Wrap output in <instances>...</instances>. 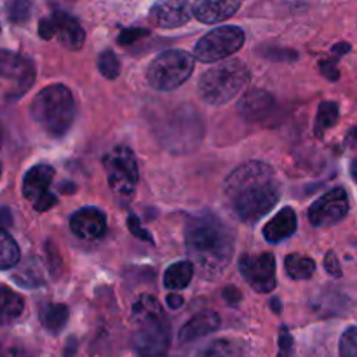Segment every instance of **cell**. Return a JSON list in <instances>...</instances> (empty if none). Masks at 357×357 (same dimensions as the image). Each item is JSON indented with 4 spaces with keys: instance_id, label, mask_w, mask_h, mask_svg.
<instances>
[{
    "instance_id": "cell-1",
    "label": "cell",
    "mask_w": 357,
    "mask_h": 357,
    "mask_svg": "<svg viewBox=\"0 0 357 357\" xmlns=\"http://www.w3.org/2000/svg\"><path fill=\"white\" fill-rule=\"evenodd\" d=\"M223 194L234 215L255 225L278 204L281 187L268 164L251 160L227 176Z\"/></svg>"
},
{
    "instance_id": "cell-2",
    "label": "cell",
    "mask_w": 357,
    "mask_h": 357,
    "mask_svg": "<svg viewBox=\"0 0 357 357\" xmlns=\"http://www.w3.org/2000/svg\"><path fill=\"white\" fill-rule=\"evenodd\" d=\"M188 257L204 278L215 279L225 272L234 255V236L229 227L211 213L194 216L185 229Z\"/></svg>"
},
{
    "instance_id": "cell-3",
    "label": "cell",
    "mask_w": 357,
    "mask_h": 357,
    "mask_svg": "<svg viewBox=\"0 0 357 357\" xmlns=\"http://www.w3.org/2000/svg\"><path fill=\"white\" fill-rule=\"evenodd\" d=\"M31 117L47 135L61 138L75 117V101L72 91L63 84L44 87L31 101Z\"/></svg>"
},
{
    "instance_id": "cell-4",
    "label": "cell",
    "mask_w": 357,
    "mask_h": 357,
    "mask_svg": "<svg viewBox=\"0 0 357 357\" xmlns=\"http://www.w3.org/2000/svg\"><path fill=\"white\" fill-rule=\"evenodd\" d=\"M250 80V70L241 59H227L199 79V94L211 107L232 101Z\"/></svg>"
},
{
    "instance_id": "cell-5",
    "label": "cell",
    "mask_w": 357,
    "mask_h": 357,
    "mask_svg": "<svg viewBox=\"0 0 357 357\" xmlns=\"http://www.w3.org/2000/svg\"><path fill=\"white\" fill-rule=\"evenodd\" d=\"M194 72V56L187 51L171 49L157 56L146 70V80L157 91H173L180 87Z\"/></svg>"
},
{
    "instance_id": "cell-6",
    "label": "cell",
    "mask_w": 357,
    "mask_h": 357,
    "mask_svg": "<svg viewBox=\"0 0 357 357\" xmlns=\"http://www.w3.org/2000/svg\"><path fill=\"white\" fill-rule=\"evenodd\" d=\"M103 166L107 171L108 185L121 197H131L138 185L139 171L131 149L121 145L105 153Z\"/></svg>"
},
{
    "instance_id": "cell-7",
    "label": "cell",
    "mask_w": 357,
    "mask_h": 357,
    "mask_svg": "<svg viewBox=\"0 0 357 357\" xmlns=\"http://www.w3.org/2000/svg\"><path fill=\"white\" fill-rule=\"evenodd\" d=\"M202 121L197 115V112L192 108H180L174 110L173 117L164 124L162 138L164 146L174 152H188L195 149L202 138Z\"/></svg>"
},
{
    "instance_id": "cell-8",
    "label": "cell",
    "mask_w": 357,
    "mask_h": 357,
    "mask_svg": "<svg viewBox=\"0 0 357 357\" xmlns=\"http://www.w3.org/2000/svg\"><path fill=\"white\" fill-rule=\"evenodd\" d=\"M244 31L239 26H222L206 33L194 49L195 59L216 63L236 54L244 44Z\"/></svg>"
},
{
    "instance_id": "cell-9",
    "label": "cell",
    "mask_w": 357,
    "mask_h": 357,
    "mask_svg": "<svg viewBox=\"0 0 357 357\" xmlns=\"http://www.w3.org/2000/svg\"><path fill=\"white\" fill-rule=\"evenodd\" d=\"M239 271L248 284L258 293L274 291L275 284H278L275 260L272 253L243 255L239 258Z\"/></svg>"
},
{
    "instance_id": "cell-10",
    "label": "cell",
    "mask_w": 357,
    "mask_h": 357,
    "mask_svg": "<svg viewBox=\"0 0 357 357\" xmlns=\"http://www.w3.org/2000/svg\"><path fill=\"white\" fill-rule=\"evenodd\" d=\"M132 349L139 357H162L169 351L171 328L167 319L152 321V323L136 324Z\"/></svg>"
},
{
    "instance_id": "cell-11",
    "label": "cell",
    "mask_w": 357,
    "mask_h": 357,
    "mask_svg": "<svg viewBox=\"0 0 357 357\" xmlns=\"http://www.w3.org/2000/svg\"><path fill=\"white\" fill-rule=\"evenodd\" d=\"M38 35L45 40L58 37L59 42L70 51L82 49L84 40H86V33L79 21L66 13H52L51 17L42 20L38 24Z\"/></svg>"
},
{
    "instance_id": "cell-12",
    "label": "cell",
    "mask_w": 357,
    "mask_h": 357,
    "mask_svg": "<svg viewBox=\"0 0 357 357\" xmlns=\"http://www.w3.org/2000/svg\"><path fill=\"white\" fill-rule=\"evenodd\" d=\"M349 213V197L344 188H333L317 199L309 209V220L314 227H331L340 223Z\"/></svg>"
},
{
    "instance_id": "cell-13",
    "label": "cell",
    "mask_w": 357,
    "mask_h": 357,
    "mask_svg": "<svg viewBox=\"0 0 357 357\" xmlns=\"http://www.w3.org/2000/svg\"><path fill=\"white\" fill-rule=\"evenodd\" d=\"M70 230L84 241H96L107 232V216L98 208H82L70 218Z\"/></svg>"
},
{
    "instance_id": "cell-14",
    "label": "cell",
    "mask_w": 357,
    "mask_h": 357,
    "mask_svg": "<svg viewBox=\"0 0 357 357\" xmlns=\"http://www.w3.org/2000/svg\"><path fill=\"white\" fill-rule=\"evenodd\" d=\"M194 3L169 0V2L155 3L150 10V17L160 28H176L188 23L194 17Z\"/></svg>"
},
{
    "instance_id": "cell-15",
    "label": "cell",
    "mask_w": 357,
    "mask_h": 357,
    "mask_svg": "<svg viewBox=\"0 0 357 357\" xmlns=\"http://www.w3.org/2000/svg\"><path fill=\"white\" fill-rule=\"evenodd\" d=\"M0 77L17 80L23 86V89H28L33 82L35 70L30 59L23 58L16 52L0 49Z\"/></svg>"
},
{
    "instance_id": "cell-16",
    "label": "cell",
    "mask_w": 357,
    "mask_h": 357,
    "mask_svg": "<svg viewBox=\"0 0 357 357\" xmlns=\"http://www.w3.org/2000/svg\"><path fill=\"white\" fill-rule=\"evenodd\" d=\"M275 101L272 94L267 91L253 89L243 96L239 103V112L248 122H260L265 121L268 115L274 114Z\"/></svg>"
},
{
    "instance_id": "cell-17",
    "label": "cell",
    "mask_w": 357,
    "mask_h": 357,
    "mask_svg": "<svg viewBox=\"0 0 357 357\" xmlns=\"http://www.w3.org/2000/svg\"><path fill=\"white\" fill-rule=\"evenodd\" d=\"M220 324H222V319L215 310H201L183 324V328L180 330V342L181 344H190V342L199 340L206 335L215 333Z\"/></svg>"
},
{
    "instance_id": "cell-18",
    "label": "cell",
    "mask_w": 357,
    "mask_h": 357,
    "mask_svg": "<svg viewBox=\"0 0 357 357\" xmlns=\"http://www.w3.org/2000/svg\"><path fill=\"white\" fill-rule=\"evenodd\" d=\"M54 178V169L49 164H38L33 166L23 180V195L35 204L44 195L49 194V187Z\"/></svg>"
},
{
    "instance_id": "cell-19",
    "label": "cell",
    "mask_w": 357,
    "mask_h": 357,
    "mask_svg": "<svg viewBox=\"0 0 357 357\" xmlns=\"http://www.w3.org/2000/svg\"><path fill=\"white\" fill-rule=\"evenodd\" d=\"M241 2H230V0H206V2L195 3L194 16L201 23L215 24L229 20L230 16L239 10Z\"/></svg>"
},
{
    "instance_id": "cell-20",
    "label": "cell",
    "mask_w": 357,
    "mask_h": 357,
    "mask_svg": "<svg viewBox=\"0 0 357 357\" xmlns=\"http://www.w3.org/2000/svg\"><path fill=\"white\" fill-rule=\"evenodd\" d=\"M296 230V213L291 208H282L271 222L265 225L264 237L272 244L288 239Z\"/></svg>"
},
{
    "instance_id": "cell-21",
    "label": "cell",
    "mask_w": 357,
    "mask_h": 357,
    "mask_svg": "<svg viewBox=\"0 0 357 357\" xmlns=\"http://www.w3.org/2000/svg\"><path fill=\"white\" fill-rule=\"evenodd\" d=\"M160 319H166V314H164L159 300L150 295H142L136 300L135 305H132V321H135V324L152 323V321Z\"/></svg>"
},
{
    "instance_id": "cell-22",
    "label": "cell",
    "mask_w": 357,
    "mask_h": 357,
    "mask_svg": "<svg viewBox=\"0 0 357 357\" xmlns=\"http://www.w3.org/2000/svg\"><path fill=\"white\" fill-rule=\"evenodd\" d=\"M23 310V298L17 293H14L13 289L6 288V286H0V326L10 324L16 319H20Z\"/></svg>"
},
{
    "instance_id": "cell-23",
    "label": "cell",
    "mask_w": 357,
    "mask_h": 357,
    "mask_svg": "<svg viewBox=\"0 0 357 357\" xmlns=\"http://www.w3.org/2000/svg\"><path fill=\"white\" fill-rule=\"evenodd\" d=\"M194 278V264L192 261H178L164 272V286L171 291H178L190 284Z\"/></svg>"
},
{
    "instance_id": "cell-24",
    "label": "cell",
    "mask_w": 357,
    "mask_h": 357,
    "mask_svg": "<svg viewBox=\"0 0 357 357\" xmlns=\"http://www.w3.org/2000/svg\"><path fill=\"white\" fill-rule=\"evenodd\" d=\"M40 321L42 326L49 331L51 335L61 333L63 328L66 326V321H68V307L63 305V303H51V305H45L40 310Z\"/></svg>"
},
{
    "instance_id": "cell-25",
    "label": "cell",
    "mask_w": 357,
    "mask_h": 357,
    "mask_svg": "<svg viewBox=\"0 0 357 357\" xmlns=\"http://www.w3.org/2000/svg\"><path fill=\"white\" fill-rule=\"evenodd\" d=\"M284 268L289 278L295 279V281H303V279H310L314 275V272H316V261L312 258L295 253L286 257Z\"/></svg>"
},
{
    "instance_id": "cell-26",
    "label": "cell",
    "mask_w": 357,
    "mask_h": 357,
    "mask_svg": "<svg viewBox=\"0 0 357 357\" xmlns=\"http://www.w3.org/2000/svg\"><path fill=\"white\" fill-rule=\"evenodd\" d=\"M199 357H244V349L237 340L220 338L202 349L199 352Z\"/></svg>"
},
{
    "instance_id": "cell-27",
    "label": "cell",
    "mask_w": 357,
    "mask_h": 357,
    "mask_svg": "<svg viewBox=\"0 0 357 357\" xmlns=\"http://www.w3.org/2000/svg\"><path fill=\"white\" fill-rule=\"evenodd\" d=\"M20 261V248L16 241L3 229H0V271L14 267Z\"/></svg>"
},
{
    "instance_id": "cell-28",
    "label": "cell",
    "mask_w": 357,
    "mask_h": 357,
    "mask_svg": "<svg viewBox=\"0 0 357 357\" xmlns=\"http://www.w3.org/2000/svg\"><path fill=\"white\" fill-rule=\"evenodd\" d=\"M338 121V105L333 101H324L319 105V110H317L316 117V128L314 132L316 136H323L328 129L333 128Z\"/></svg>"
},
{
    "instance_id": "cell-29",
    "label": "cell",
    "mask_w": 357,
    "mask_h": 357,
    "mask_svg": "<svg viewBox=\"0 0 357 357\" xmlns=\"http://www.w3.org/2000/svg\"><path fill=\"white\" fill-rule=\"evenodd\" d=\"M14 281L23 288H38L44 284V278H42L40 267L35 260H28L20 271L14 274Z\"/></svg>"
},
{
    "instance_id": "cell-30",
    "label": "cell",
    "mask_w": 357,
    "mask_h": 357,
    "mask_svg": "<svg viewBox=\"0 0 357 357\" xmlns=\"http://www.w3.org/2000/svg\"><path fill=\"white\" fill-rule=\"evenodd\" d=\"M98 68L107 79H117L121 73V63L114 51H103L98 56Z\"/></svg>"
},
{
    "instance_id": "cell-31",
    "label": "cell",
    "mask_w": 357,
    "mask_h": 357,
    "mask_svg": "<svg viewBox=\"0 0 357 357\" xmlns=\"http://www.w3.org/2000/svg\"><path fill=\"white\" fill-rule=\"evenodd\" d=\"M340 357H357V326L349 328L342 335Z\"/></svg>"
},
{
    "instance_id": "cell-32",
    "label": "cell",
    "mask_w": 357,
    "mask_h": 357,
    "mask_svg": "<svg viewBox=\"0 0 357 357\" xmlns=\"http://www.w3.org/2000/svg\"><path fill=\"white\" fill-rule=\"evenodd\" d=\"M146 35H149V30L128 28V30H124L121 35H119V44H122V45L135 44L136 40H139V38H142V37H146Z\"/></svg>"
},
{
    "instance_id": "cell-33",
    "label": "cell",
    "mask_w": 357,
    "mask_h": 357,
    "mask_svg": "<svg viewBox=\"0 0 357 357\" xmlns=\"http://www.w3.org/2000/svg\"><path fill=\"white\" fill-rule=\"evenodd\" d=\"M30 14V3L26 2H14L9 6V16L13 21L26 20Z\"/></svg>"
},
{
    "instance_id": "cell-34",
    "label": "cell",
    "mask_w": 357,
    "mask_h": 357,
    "mask_svg": "<svg viewBox=\"0 0 357 357\" xmlns=\"http://www.w3.org/2000/svg\"><path fill=\"white\" fill-rule=\"evenodd\" d=\"M279 356L278 357H291L293 352V338L291 335L288 333L286 328L281 330V337H279Z\"/></svg>"
},
{
    "instance_id": "cell-35",
    "label": "cell",
    "mask_w": 357,
    "mask_h": 357,
    "mask_svg": "<svg viewBox=\"0 0 357 357\" xmlns=\"http://www.w3.org/2000/svg\"><path fill=\"white\" fill-rule=\"evenodd\" d=\"M265 58L271 59H278V61H291V59L298 58L295 51H282V49L272 47V49H265Z\"/></svg>"
},
{
    "instance_id": "cell-36",
    "label": "cell",
    "mask_w": 357,
    "mask_h": 357,
    "mask_svg": "<svg viewBox=\"0 0 357 357\" xmlns=\"http://www.w3.org/2000/svg\"><path fill=\"white\" fill-rule=\"evenodd\" d=\"M128 227L136 237H139L142 241H146V243H152V236H150V234L146 232V230L143 229L142 225H139V222H138V218H136V216H129Z\"/></svg>"
},
{
    "instance_id": "cell-37",
    "label": "cell",
    "mask_w": 357,
    "mask_h": 357,
    "mask_svg": "<svg viewBox=\"0 0 357 357\" xmlns=\"http://www.w3.org/2000/svg\"><path fill=\"white\" fill-rule=\"evenodd\" d=\"M324 267H326L328 274L333 275V278H340L342 275L340 261H338L337 255H335L333 251H330V253L326 255V258H324Z\"/></svg>"
},
{
    "instance_id": "cell-38",
    "label": "cell",
    "mask_w": 357,
    "mask_h": 357,
    "mask_svg": "<svg viewBox=\"0 0 357 357\" xmlns=\"http://www.w3.org/2000/svg\"><path fill=\"white\" fill-rule=\"evenodd\" d=\"M319 66H321V72H323L330 80H337L338 77H340V73H338L337 66H335L333 61H321Z\"/></svg>"
},
{
    "instance_id": "cell-39",
    "label": "cell",
    "mask_w": 357,
    "mask_h": 357,
    "mask_svg": "<svg viewBox=\"0 0 357 357\" xmlns=\"http://www.w3.org/2000/svg\"><path fill=\"white\" fill-rule=\"evenodd\" d=\"M54 204H56V197L52 194H47V195H44L40 201L35 202L33 206L37 211H47V209H51Z\"/></svg>"
},
{
    "instance_id": "cell-40",
    "label": "cell",
    "mask_w": 357,
    "mask_h": 357,
    "mask_svg": "<svg viewBox=\"0 0 357 357\" xmlns=\"http://www.w3.org/2000/svg\"><path fill=\"white\" fill-rule=\"evenodd\" d=\"M223 298L227 300V302L229 303H236V302H239L241 300V293H239V289H236V288H225V291H223Z\"/></svg>"
},
{
    "instance_id": "cell-41",
    "label": "cell",
    "mask_w": 357,
    "mask_h": 357,
    "mask_svg": "<svg viewBox=\"0 0 357 357\" xmlns=\"http://www.w3.org/2000/svg\"><path fill=\"white\" fill-rule=\"evenodd\" d=\"M166 302H167V305H169V309H173V310H176L178 307L183 305V298H181L178 293H171V295H167Z\"/></svg>"
},
{
    "instance_id": "cell-42",
    "label": "cell",
    "mask_w": 357,
    "mask_h": 357,
    "mask_svg": "<svg viewBox=\"0 0 357 357\" xmlns=\"http://www.w3.org/2000/svg\"><path fill=\"white\" fill-rule=\"evenodd\" d=\"M77 352V338L72 337L68 342H66V349H65V357H73Z\"/></svg>"
},
{
    "instance_id": "cell-43",
    "label": "cell",
    "mask_w": 357,
    "mask_h": 357,
    "mask_svg": "<svg viewBox=\"0 0 357 357\" xmlns=\"http://www.w3.org/2000/svg\"><path fill=\"white\" fill-rule=\"evenodd\" d=\"M351 174H352V178H354V181L357 183V160H354V162L351 164Z\"/></svg>"
},
{
    "instance_id": "cell-44",
    "label": "cell",
    "mask_w": 357,
    "mask_h": 357,
    "mask_svg": "<svg viewBox=\"0 0 357 357\" xmlns=\"http://www.w3.org/2000/svg\"><path fill=\"white\" fill-rule=\"evenodd\" d=\"M0 357H6V356H3V352H2V347H0Z\"/></svg>"
},
{
    "instance_id": "cell-45",
    "label": "cell",
    "mask_w": 357,
    "mask_h": 357,
    "mask_svg": "<svg viewBox=\"0 0 357 357\" xmlns=\"http://www.w3.org/2000/svg\"><path fill=\"white\" fill-rule=\"evenodd\" d=\"M0 174H2V166H0Z\"/></svg>"
}]
</instances>
